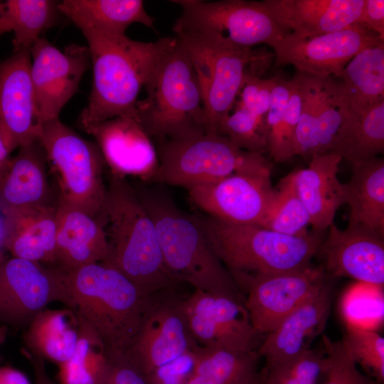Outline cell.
Listing matches in <instances>:
<instances>
[{
    "label": "cell",
    "mask_w": 384,
    "mask_h": 384,
    "mask_svg": "<svg viewBox=\"0 0 384 384\" xmlns=\"http://www.w3.org/2000/svg\"><path fill=\"white\" fill-rule=\"evenodd\" d=\"M98 218L109 247L102 262L122 273L144 296L181 284L166 268L154 221L127 178L110 172Z\"/></svg>",
    "instance_id": "obj_1"
},
{
    "label": "cell",
    "mask_w": 384,
    "mask_h": 384,
    "mask_svg": "<svg viewBox=\"0 0 384 384\" xmlns=\"http://www.w3.org/2000/svg\"><path fill=\"white\" fill-rule=\"evenodd\" d=\"M92 65V86L78 117L83 127L117 117H137L140 91L171 37L142 42L123 36H84Z\"/></svg>",
    "instance_id": "obj_2"
},
{
    "label": "cell",
    "mask_w": 384,
    "mask_h": 384,
    "mask_svg": "<svg viewBox=\"0 0 384 384\" xmlns=\"http://www.w3.org/2000/svg\"><path fill=\"white\" fill-rule=\"evenodd\" d=\"M65 283L69 309L96 336L107 356L121 355L139 329L149 296L104 262L65 273Z\"/></svg>",
    "instance_id": "obj_3"
},
{
    "label": "cell",
    "mask_w": 384,
    "mask_h": 384,
    "mask_svg": "<svg viewBox=\"0 0 384 384\" xmlns=\"http://www.w3.org/2000/svg\"><path fill=\"white\" fill-rule=\"evenodd\" d=\"M134 189L154 221L165 265L173 277L194 289L244 303L238 285L212 250L194 215L181 210L163 192L141 186Z\"/></svg>",
    "instance_id": "obj_4"
},
{
    "label": "cell",
    "mask_w": 384,
    "mask_h": 384,
    "mask_svg": "<svg viewBox=\"0 0 384 384\" xmlns=\"http://www.w3.org/2000/svg\"><path fill=\"white\" fill-rule=\"evenodd\" d=\"M136 107L137 118L156 142L210 132L191 60L174 36L156 60Z\"/></svg>",
    "instance_id": "obj_5"
},
{
    "label": "cell",
    "mask_w": 384,
    "mask_h": 384,
    "mask_svg": "<svg viewBox=\"0 0 384 384\" xmlns=\"http://www.w3.org/2000/svg\"><path fill=\"white\" fill-rule=\"evenodd\" d=\"M212 250L230 273L265 274L311 265L322 244L317 233L290 236L257 225L235 224L194 215Z\"/></svg>",
    "instance_id": "obj_6"
},
{
    "label": "cell",
    "mask_w": 384,
    "mask_h": 384,
    "mask_svg": "<svg viewBox=\"0 0 384 384\" xmlns=\"http://www.w3.org/2000/svg\"><path fill=\"white\" fill-rule=\"evenodd\" d=\"M159 165L151 181L188 188L234 174H271L262 154L238 147L218 132L157 142Z\"/></svg>",
    "instance_id": "obj_7"
},
{
    "label": "cell",
    "mask_w": 384,
    "mask_h": 384,
    "mask_svg": "<svg viewBox=\"0 0 384 384\" xmlns=\"http://www.w3.org/2000/svg\"><path fill=\"white\" fill-rule=\"evenodd\" d=\"M39 142L55 176L58 201L98 218L105 201L106 163L95 142L55 119L43 124Z\"/></svg>",
    "instance_id": "obj_8"
},
{
    "label": "cell",
    "mask_w": 384,
    "mask_h": 384,
    "mask_svg": "<svg viewBox=\"0 0 384 384\" xmlns=\"http://www.w3.org/2000/svg\"><path fill=\"white\" fill-rule=\"evenodd\" d=\"M182 8L175 22L176 35L192 33L237 47L258 44L273 47L288 31L272 16L262 1L223 0L171 1Z\"/></svg>",
    "instance_id": "obj_9"
},
{
    "label": "cell",
    "mask_w": 384,
    "mask_h": 384,
    "mask_svg": "<svg viewBox=\"0 0 384 384\" xmlns=\"http://www.w3.org/2000/svg\"><path fill=\"white\" fill-rule=\"evenodd\" d=\"M176 37L186 50L202 92L210 132H218L235 105L244 77L256 68L263 54L192 33Z\"/></svg>",
    "instance_id": "obj_10"
},
{
    "label": "cell",
    "mask_w": 384,
    "mask_h": 384,
    "mask_svg": "<svg viewBox=\"0 0 384 384\" xmlns=\"http://www.w3.org/2000/svg\"><path fill=\"white\" fill-rule=\"evenodd\" d=\"M176 287L149 296L139 329L122 353L146 378L198 345L193 339Z\"/></svg>",
    "instance_id": "obj_11"
},
{
    "label": "cell",
    "mask_w": 384,
    "mask_h": 384,
    "mask_svg": "<svg viewBox=\"0 0 384 384\" xmlns=\"http://www.w3.org/2000/svg\"><path fill=\"white\" fill-rule=\"evenodd\" d=\"M254 329L265 336L330 279L324 267L265 274L233 276Z\"/></svg>",
    "instance_id": "obj_12"
},
{
    "label": "cell",
    "mask_w": 384,
    "mask_h": 384,
    "mask_svg": "<svg viewBox=\"0 0 384 384\" xmlns=\"http://www.w3.org/2000/svg\"><path fill=\"white\" fill-rule=\"evenodd\" d=\"M65 273L53 265L17 257L0 263V322L26 328L53 302L70 308Z\"/></svg>",
    "instance_id": "obj_13"
},
{
    "label": "cell",
    "mask_w": 384,
    "mask_h": 384,
    "mask_svg": "<svg viewBox=\"0 0 384 384\" xmlns=\"http://www.w3.org/2000/svg\"><path fill=\"white\" fill-rule=\"evenodd\" d=\"M182 305L191 335L198 346L253 351L264 338L254 329L242 302L193 289L183 299Z\"/></svg>",
    "instance_id": "obj_14"
},
{
    "label": "cell",
    "mask_w": 384,
    "mask_h": 384,
    "mask_svg": "<svg viewBox=\"0 0 384 384\" xmlns=\"http://www.w3.org/2000/svg\"><path fill=\"white\" fill-rule=\"evenodd\" d=\"M379 42L384 41L358 24L309 38L288 32L272 47L274 65H291L308 75L337 78L356 54Z\"/></svg>",
    "instance_id": "obj_15"
},
{
    "label": "cell",
    "mask_w": 384,
    "mask_h": 384,
    "mask_svg": "<svg viewBox=\"0 0 384 384\" xmlns=\"http://www.w3.org/2000/svg\"><path fill=\"white\" fill-rule=\"evenodd\" d=\"M31 78L43 122L58 119L65 104L78 90L90 64L87 47L73 43L60 50L44 38L31 50Z\"/></svg>",
    "instance_id": "obj_16"
},
{
    "label": "cell",
    "mask_w": 384,
    "mask_h": 384,
    "mask_svg": "<svg viewBox=\"0 0 384 384\" xmlns=\"http://www.w3.org/2000/svg\"><path fill=\"white\" fill-rule=\"evenodd\" d=\"M270 174H234L188 188L193 203L206 215L235 224L260 225L273 198Z\"/></svg>",
    "instance_id": "obj_17"
},
{
    "label": "cell",
    "mask_w": 384,
    "mask_h": 384,
    "mask_svg": "<svg viewBox=\"0 0 384 384\" xmlns=\"http://www.w3.org/2000/svg\"><path fill=\"white\" fill-rule=\"evenodd\" d=\"M29 49L0 61V135L10 153L38 141L43 121L31 78Z\"/></svg>",
    "instance_id": "obj_18"
},
{
    "label": "cell",
    "mask_w": 384,
    "mask_h": 384,
    "mask_svg": "<svg viewBox=\"0 0 384 384\" xmlns=\"http://www.w3.org/2000/svg\"><path fill=\"white\" fill-rule=\"evenodd\" d=\"M83 129L95 139L110 172L151 181L159 165L151 138L135 117H117Z\"/></svg>",
    "instance_id": "obj_19"
},
{
    "label": "cell",
    "mask_w": 384,
    "mask_h": 384,
    "mask_svg": "<svg viewBox=\"0 0 384 384\" xmlns=\"http://www.w3.org/2000/svg\"><path fill=\"white\" fill-rule=\"evenodd\" d=\"M322 242L326 273L381 287L384 284V237L357 226L341 230L334 223Z\"/></svg>",
    "instance_id": "obj_20"
},
{
    "label": "cell",
    "mask_w": 384,
    "mask_h": 384,
    "mask_svg": "<svg viewBox=\"0 0 384 384\" xmlns=\"http://www.w3.org/2000/svg\"><path fill=\"white\" fill-rule=\"evenodd\" d=\"M332 279L264 336L257 352L265 359V368L279 366L296 358L310 349L313 341L322 334L333 299Z\"/></svg>",
    "instance_id": "obj_21"
},
{
    "label": "cell",
    "mask_w": 384,
    "mask_h": 384,
    "mask_svg": "<svg viewBox=\"0 0 384 384\" xmlns=\"http://www.w3.org/2000/svg\"><path fill=\"white\" fill-rule=\"evenodd\" d=\"M47 157L38 141L18 148L0 169V214L56 206L58 194L51 186Z\"/></svg>",
    "instance_id": "obj_22"
},
{
    "label": "cell",
    "mask_w": 384,
    "mask_h": 384,
    "mask_svg": "<svg viewBox=\"0 0 384 384\" xmlns=\"http://www.w3.org/2000/svg\"><path fill=\"white\" fill-rule=\"evenodd\" d=\"M267 11L284 30L309 38L355 24L364 0H265Z\"/></svg>",
    "instance_id": "obj_23"
},
{
    "label": "cell",
    "mask_w": 384,
    "mask_h": 384,
    "mask_svg": "<svg viewBox=\"0 0 384 384\" xmlns=\"http://www.w3.org/2000/svg\"><path fill=\"white\" fill-rule=\"evenodd\" d=\"M341 160L329 152L315 154L307 167L287 175L316 232L328 229L334 223L337 210L344 204L343 183L338 178Z\"/></svg>",
    "instance_id": "obj_24"
},
{
    "label": "cell",
    "mask_w": 384,
    "mask_h": 384,
    "mask_svg": "<svg viewBox=\"0 0 384 384\" xmlns=\"http://www.w3.org/2000/svg\"><path fill=\"white\" fill-rule=\"evenodd\" d=\"M56 222L54 266L68 273L86 265L105 260L109 247L100 218L58 201Z\"/></svg>",
    "instance_id": "obj_25"
},
{
    "label": "cell",
    "mask_w": 384,
    "mask_h": 384,
    "mask_svg": "<svg viewBox=\"0 0 384 384\" xmlns=\"http://www.w3.org/2000/svg\"><path fill=\"white\" fill-rule=\"evenodd\" d=\"M57 208L33 207L3 215L1 247L11 257L54 266Z\"/></svg>",
    "instance_id": "obj_26"
},
{
    "label": "cell",
    "mask_w": 384,
    "mask_h": 384,
    "mask_svg": "<svg viewBox=\"0 0 384 384\" xmlns=\"http://www.w3.org/2000/svg\"><path fill=\"white\" fill-rule=\"evenodd\" d=\"M58 10L84 36H123L134 23L154 28V18L140 0H63L59 1Z\"/></svg>",
    "instance_id": "obj_27"
},
{
    "label": "cell",
    "mask_w": 384,
    "mask_h": 384,
    "mask_svg": "<svg viewBox=\"0 0 384 384\" xmlns=\"http://www.w3.org/2000/svg\"><path fill=\"white\" fill-rule=\"evenodd\" d=\"M351 165V177L343 183L344 203L350 208L348 226L384 237L383 159L375 156Z\"/></svg>",
    "instance_id": "obj_28"
},
{
    "label": "cell",
    "mask_w": 384,
    "mask_h": 384,
    "mask_svg": "<svg viewBox=\"0 0 384 384\" xmlns=\"http://www.w3.org/2000/svg\"><path fill=\"white\" fill-rule=\"evenodd\" d=\"M80 334V323L69 308H46L26 328L23 349L58 366L73 355Z\"/></svg>",
    "instance_id": "obj_29"
},
{
    "label": "cell",
    "mask_w": 384,
    "mask_h": 384,
    "mask_svg": "<svg viewBox=\"0 0 384 384\" xmlns=\"http://www.w3.org/2000/svg\"><path fill=\"white\" fill-rule=\"evenodd\" d=\"M384 151V100L361 112L347 110L329 153L351 164L377 156Z\"/></svg>",
    "instance_id": "obj_30"
},
{
    "label": "cell",
    "mask_w": 384,
    "mask_h": 384,
    "mask_svg": "<svg viewBox=\"0 0 384 384\" xmlns=\"http://www.w3.org/2000/svg\"><path fill=\"white\" fill-rule=\"evenodd\" d=\"M337 78L348 111L361 112L384 100V42L356 54Z\"/></svg>",
    "instance_id": "obj_31"
},
{
    "label": "cell",
    "mask_w": 384,
    "mask_h": 384,
    "mask_svg": "<svg viewBox=\"0 0 384 384\" xmlns=\"http://www.w3.org/2000/svg\"><path fill=\"white\" fill-rule=\"evenodd\" d=\"M194 366L186 384H242L258 369L257 351H239L196 345Z\"/></svg>",
    "instance_id": "obj_32"
},
{
    "label": "cell",
    "mask_w": 384,
    "mask_h": 384,
    "mask_svg": "<svg viewBox=\"0 0 384 384\" xmlns=\"http://www.w3.org/2000/svg\"><path fill=\"white\" fill-rule=\"evenodd\" d=\"M58 1H0V16L5 18L14 31V51L29 49L41 33L53 26L59 17Z\"/></svg>",
    "instance_id": "obj_33"
},
{
    "label": "cell",
    "mask_w": 384,
    "mask_h": 384,
    "mask_svg": "<svg viewBox=\"0 0 384 384\" xmlns=\"http://www.w3.org/2000/svg\"><path fill=\"white\" fill-rule=\"evenodd\" d=\"M72 356L59 366L60 384H100L108 356L96 336L82 323Z\"/></svg>",
    "instance_id": "obj_34"
},
{
    "label": "cell",
    "mask_w": 384,
    "mask_h": 384,
    "mask_svg": "<svg viewBox=\"0 0 384 384\" xmlns=\"http://www.w3.org/2000/svg\"><path fill=\"white\" fill-rule=\"evenodd\" d=\"M309 214L288 176L279 181L260 226L290 236L308 234Z\"/></svg>",
    "instance_id": "obj_35"
},
{
    "label": "cell",
    "mask_w": 384,
    "mask_h": 384,
    "mask_svg": "<svg viewBox=\"0 0 384 384\" xmlns=\"http://www.w3.org/2000/svg\"><path fill=\"white\" fill-rule=\"evenodd\" d=\"M356 364L380 384L384 381V338L376 331L347 323L341 340Z\"/></svg>",
    "instance_id": "obj_36"
},
{
    "label": "cell",
    "mask_w": 384,
    "mask_h": 384,
    "mask_svg": "<svg viewBox=\"0 0 384 384\" xmlns=\"http://www.w3.org/2000/svg\"><path fill=\"white\" fill-rule=\"evenodd\" d=\"M330 367L324 353L311 348L296 358L271 368L263 367L266 384H325Z\"/></svg>",
    "instance_id": "obj_37"
},
{
    "label": "cell",
    "mask_w": 384,
    "mask_h": 384,
    "mask_svg": "<svg viewBox=\"0 0 384 384\" xmlns=\"http://www.w3.org/2000/svg\"><path fill=\"white\" fill-rule=\"evenodd\" d=\"M347 110L340 82L333 77L324 78L317 116L315 154L329 151Z\"/></svg>",
    "instance_id": "obj_38"
},
{
    "label": "cell",
    "mask_w": 384,
    "mask_h": 384,
    "mask_svg": "<svg viewBox=\"0 0 384 384\" xmlns=\"http://www.w3.org/2000/svg\"><path fill=\"white\" fill-rule=\"evenodd\" d=\"M291 89V79L286 80L277 77L265 117L266 151L277 163L285 162L294 157L283 136L284 113Z\"/></svg>",
    "instance_id": "obj_39"
},
{
    "label": "cell",
    "mask_w": 384,
    "mask_h": 384,
    "mask_svg": "<svg viewBox=\"0 0 384 384\" xmlns=\"http://www.w3.org/2000/svg\"><path fill=\"white\" fill-rule=\"evenodd\" d=\"M324 78L306 75L305 96L293 142L294 154L309 159L316 154V125Z\"/></svg>",
    "instance_id": "obj_40"
},
{
    "label": "cell",
    "mask_w": 384,
    "mask_h": 384,
    "mask_svg": "<svg viewBox=\"0 0 384 384\" xmlns=\"http://www.w3.org/2000/svg\"><path fill=\"white\" fill-rule=\"evenodd\" d=\"M218 132L241 149L262 154L266 151L265 119L236 107L220 124Z\"/></svg>",
    "instance_id": "obj_41"
},
{
    "label": "cell",
    "mask_w": 384,
    "mask_h": 384,
    "mask_svg": "<svg viewBox=\"0 0 384 384\" xmlns=\"http://www.w3.org/2000/svg\"><path fill=\"white\" fill-rule=\"evenodd\" d=\"M322 344L330 363L325 384H380L358 369L341 340L333 341L324 334Z\"/></svg>",
    "instance_id": "obj_42"
},
{
    "label": "cell",
    "mask_w": 384,
    "mask_h": 384,
    "mask_svg": "<svg viewBox=\"0 0 384 384\" xmlns=\"http://www.w3.org/2000/svg\"><path fill=\"white\" fill-rule=\"evenodd\" d=\"M277 77L262 79L248 71L245 74L235 107H242L265 119L270 102L272 90Z\"/></svg>",
    "instance_id": "obj_43"
},
{
    "label": "cell",
    "mask_w": 384,
    "mask_h": 384,
    "mask_svg": "<svg viewBox=\"0 0 384 384\" xmlns=\"http://www.w3.org/2000/svg\"><path fill=\"white\" fill-rule=\"evenodd\" d=\"M192 350L155 370L146 378L148 383L186 384L193 370Z\"/></svg>",
    "instance_id": "obj_44"
},
{
    "label": "cell",
    "mask_w": 384,
    "mask_h": 384,
    "mask_svg": "<svg viewBox=\"0 0 384 384\" xmlns=\"http://www.w3.org/2000/svg\"><path fill=\"white\" fill-rule=\"evenodd\" d=\"M100 384H149L123 356H108V362Z\"/></svg>",
    "instance_id": "obj_45"
},
{
    "label": "cell",
    "mask_w": 384,
    "mask_h": 384,
    "mask_svg": "<svg viewBox=\"0 0 384 384\" xmlns=\"http://www.w3.org/2000/svg\"><path fill=\"white\" fill-rule=\"evenodd\" d=\"M355 24L375 33L384 41V1L364 0L361 14Z\"/></svg>",
    "instance_id": "obj_46"
},
{
    "label": "cell",
    "mask_w": 384,
    "mask_h": 384,
    "mask_svg": "<svg viewBox=\"0 0 384 384\" xmlns=\"http://www.w3.org/2000/svg\"><path fill=\"white\" fill-rule=\"evenodd\" d=\"M22 353L29 361L32 366L34 373L33 384H58L54 382L48 375L43 359L23 348L22 349Z\"/></svg>",
    "instance_id": "obj_47"
},
{
    "label": "cell",
    "mask_w": 384,
    "mask_h": 384,
    "mask_svg": "<svg viewBox=\"0 0 384 384\" xmlns=\"http://www.w3.org/2000/svg\"><path fill=\"white\" fill-rule=\"evenodd\" d=\"M0 384H31L21 371L10 366L0 367Z\"/></svg>",
    "instance_id": "obj_48"
},
{
    "label": "cell",
    "mask_w": 384,
    "mask_h": 384,
    "mask_svg": "<svg viewBox=\"0 0 384 384\" xmlns=\"http://www.w3.org/2000/svg\"><path fill=\"white\" fill-rule=\"evenodd\" d=\"M10 154V151L6 147L1 136L0 135V169L9 159Z\"/></svg>",
    "instance_id": "obj_49"
},
{
    "label": "cell",
    "mask_w": 384,
    "mask_h": 384,
    "mask_svg": "<svg viewBox=\"0 0 384 384\" xmlns=\"http://www.w3.org/2000/svg\"><path fill=\"white\" fill-rule=\"evenodd\" d=\"M264 380L265 370L264 368H262L242 384H263Z\"/></svg>",
    "instance_id": "obj_50"
},
{
    "label": "cell",
    "mask_w": 384,
    "mask_h": 384,
    "mask_svg": "<svg viewBox=\"0 0 384 384\" xmlns=\"http://www.w3.org/2000/svg\"><path fill=\"white\" fill-rule=\"evenodd\" d=\"M9 31H11L9 22L5 18L0 16V36Z\"/></svg>",
    "instance_id": "obj_51"
},
{
    "label": "cell",
    "mask_w": 384,
    "mask_h": 384,
    "mask_svg": "<svg viewBox=\"0 0 384 384\" xmlns=\"http://www.w3.org/2000/svg\"><path fill=\"white\" fill-rule=\"evenodd\" d=\"M2 236H3V217L0 214V248H1V241H2Z\"/></svg>",
    "instance_id": "obj_52"
},
{
    "label": "cell",
    "mask_w": 384,
    "mask_h": 384,
    "mask_svg": "<svg viewBox=\"0 0 384 384\" xmlns=\"http://www.w3.org/2000/svg\"><path fill=\"white\" fill-rule=\"evenodd\" d=\"M7 257L5 255L4 250L0 248V263Z\"/></svg>",
    "instance_id": "obj_53"
},
{
    "label": "cell",
    "mask_w": 384,
    "mask_h": 384,
    "mask_svg": "<svg viewBox=\"0 0 384 384\" xmlns=\"http://www.w3.org/2000/svg\"><path fill=\"white\" fill-rule=\"evenodd\" d=\"M263 384H266V382H265V380H264V383Z\"/></svg>",
    "instance_id": "obj_54"
}]
</instances>
